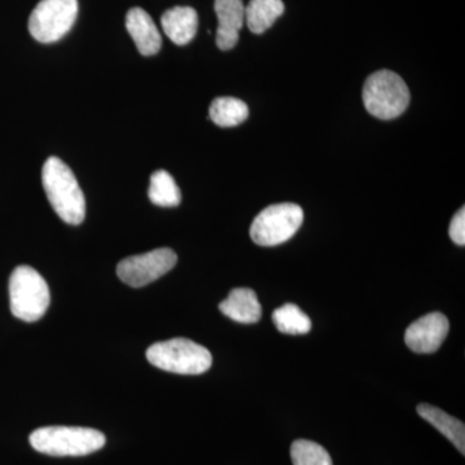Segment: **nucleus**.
Masks as SVG:
<instances>
[{"label":"nucleus","mask_w":465,"mask_h":465,"mask_svg":"<svg viewBox=\"0 0 465 465\" xmlns=\"http://www.w3.org/2000/svg\"><path fill=\"white\" fill-rule=\"evenodd\" d=\"M43 189L52 208L63 222L79 225L85 217V200L75 174L60 158L50 157L43 164Z\"/></svg>","instance_id":"1"},{"label":"nucleus","mask_w":465,"mask_h":465,"mask_svg":"<svg viewBox=\"0 0 465 465\" xmlns=\"http://www.w3.org/2000/svg\"><path fill=\"white\" fill-rule=\"evenodd\" d=\"M34 450L51 457H84L99 451L106 439L100 430L84 427H45L29 437Z\"/></svg>","instance_id":"2"},{"label":"nucleus","mask_w":465,"mask_h":465,"mask_svg":"<svg viewBox=\"0 0 465 465\" xmlns=\"http://www.w3.org/2000/svg\"><path fill=\"white\" fill-rule=\"evenodd\" d=\"M50 287L32 266L20 265L9 278V305L18 320L36 322L50 307Z\"/></svg>","instance_id":"3"},{"label":"nucleus","mask_w":465,"mask_h":465,"mask_svg":"<svg viewBox=\"0 0 465 465\" xmlns=\"http://www.w3.org/2000/svg\"><path fill=\"white\" fill-rule=\"evenodd\" d=\"M153 366L179 375H201L213 366V354L203 345L189 339L159 341L146 351Z\"/></svg>","instance_id":"4"},{"label":"nucleus","mask_w":465,"mask_h":465,"mask_svg":"<svg viewBox=\"0 0 465 465\" xmlns=\"http://www.w3.org/2000/svg\"><path fill=\"white\" fill-rule=\"evenodd\" d=\"M363 104L370 114L391 121L409 108L410 91L402 78L391 70H379L366 79Z\"/></svg>","instance_id":"5"},{"label":"nucleus","mask_w":465,"mask_h":465,"mask_svg":"<svg viewBox=\"0 0 465 465\" xmlns=\"http://www.w3.org/2000/svg\"><path fill=\"white\" fill-rule=\"evenodd\" d=\"M304 220V211L295 203L266 207L251 225V240L259 246L273 247L291 240Z\"/></svg>","instance_id":"6"},{"label":"nucleus","mask_w":465,"mask_h":465,"mask_svg":"<svg viewBox=\"0 0 465 465\" xmlns=\"http://www.w3.org/2000/svg\"><path fill=\"white\" fill-rule=\"evenodd\" d=\"M78 16V0H41L29 18L35 41L54 43L70 32Z\"/></svg>","instance_id":"7"},{"label":"nucleus","mask_w":465,"mask_h":465,"mask_svg":"<svg viewBox=\"0 0 465 465\" xmlns=\"http://www.w3.org/2000/svg\"><path fill=\"white\" fill-rule=\"evenodd\" d=\"M176 262L177 255L174 251L163 247L122 260L116 266V274L122 282L139 289L173 271Z\"/></svg>","instance_id":"8"},{"label":"nucleus","mask_w":465,"mask_h":465,"mask_svg":"<svg viewBox=\"0 0 465 465\" xmlns=\"http://www.w3.org/2000/svg\"><path fill=\"white\" fill-rule=\"evenodd\" d=\"M450 330L448 317L434 312L416 320L406 330L405 342L415 353L430 354L439 351Z\"/></svg>","instance_id":"9"},{"label":"nucleus","mask_w":465,"mask_h":465,"mask_svg":"<svg viewBox=\"0 0 465 465\" xmlns=\"http://www.w3.org/2000/svg\"><path fill=\"white\" fill-rule=\"evenodd\" d=\"M244 7L242 0H215L217 26L216 45L222 51H229L240 41V32L244 24Z\"/></svg>","instance_id":"10"},{"label":"nucleus","mask_w":465,"mask_h":465,"mask_svg":"<svg viewBox=\"0 0 465 465\" xmlns=\"http://www.w3.org/2000/svg\"><path fill=\"white\" fill-rule=\"evenodd\" d=\"M125 27L143 56H154L162 47V36L148 12L134 7L125 16Z\"/></svg>","instance_id":"11"},{"label":"nucleus","mask_w":465,"mask_h":465,"mask_svg":"<svg viewBox=\"0 0 465 465\" xmlns=\"http://www.w3.org/2000/svg\"><path fill=\"white\" fill-rule=\"evenodd\" d=\"M220 312L238 323L251 324L259 322L262 308L255 291L251 289H234L228 298L219 305Z\"/></svg>","instance_id":"12"},{"label":"nucleus","mask_w":465,"mask_h":465,"mask_svg":"<svg viewBox=\"0 0 465 465\" xmlns=\"http://www.w3.org/2000/svg\"><path fill=\"white\" fill-rule=\"evenodd\" d=\"M162 27L168 38L177 45L193 41L198 30V14L192 7H173L162 16Z\"/></svg>","instance_id":"13"},{"label":"nucleus","mask_w":465,"mask_h":465,"mask_svg":"<svg viewBox=\"0 0 465 465\" xmlns=\"http://www.w3.org/2000/svg\"><path fill=\"white\" fill-rule=\"evenodd\" d=\"M416 411L446 439L451 440L461 454H465V425L463 421L449 415L439 407L428 405V403H420L416 407Z\"/></svg>","instance_id":"14"},{"label":"nucleus","mask_w":465,"mask_h":465,"mask_svg":"<svg viewBox=\"0 0 465 465\" xmlns=\"http://www.w3.org/2000/svg\"><path fill=\"white\" fill-rule=\"evenodd\" d=\"M282 0H251L244 11V23L253 34H262L282 16Z\"/></svg>","instance_id":"15"},{"label":"nucleus","mask_w":465,"mask_h":465,"mask_svg":"<svg viewBox=\"0 0 465 465\" xmlns=\"http://www.w3.org/2000/svg\"><path fill=\"white\" fill-rule=\"evenodd\" d=\"M246 103L235 97H217L210 106V118L219 127H235L249 118Z\"/></svg>","instance_id":"16"},{"label":"nucleus","mask_w":465,"mask_h":465,"mask_svg":"<svg viewBox=\"0 0 465 465\" xmlns=\"http://www.w3.org/2000/svg\"><path fill=\"white\" fill-rule=\"evenodd\" d=\"M149 200L161 207H176L182 203V192L167 171L158 170L150 177Z\"/></svg>","instance_id":"17"},{"label":"nucleus","mask_w":465,"mask_h":465,"mask_svg":"<svg viewBox=\"0 0 465 465\" xmlns=\"http://www.w3.org/2000/svg\"><path fill=\"white\" fill-rule=\"evenodd\" d=\"M272 317L278 331L287 335H304L311 331V318L296 304H284L275 309Z\"/></svg>","instance_id":"18"},{"label":"nucleus","mask_w":465,"mask_h":465,"mask_svg":"<svg viewBox=\"0 0 465 465\" xmlns=\"http://www.w3.org/2000/svg\"><path fill=\"white\" fill-rule=\"evenodd\" d=\"M293 465H333L327 450L313 440H298L291 446Z\"/></svg>","instance_id":"19"},{"label":"nucleus","mask_w":465,"mask_h":465,"mask_svg":"<svg viewBox=\"0 0 465 465\" xmlns=\"http://www.w3.org/2000/svg\"><path fill=\"white\" fill-rule=\"evenodd\" d=\"M450 238L458 246H464L465 244V208L461 207L458 211L457 215L452 217L449 228Z\"/></svg>","instance_id":"20"}]
</instances>
